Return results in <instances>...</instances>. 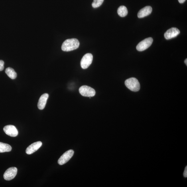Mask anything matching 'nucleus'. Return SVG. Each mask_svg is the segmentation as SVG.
Here are the masks:
<instances>
[{"instance_id": "f3484780", "label": "nucleus", "mask_w": 187, "mask_h": 187, "mask_svg": "<svg viewBox=\"0 0 187 187\" xmlns=\"http://www.w3.org/2000/svg\"><path fill=\"white\" fill-rule=\"evenodd\" d=\"M4 61L0 60V71L3 70L4 68Z\"/></svg>"}, {"instance_id": "f8f14e48", "label": "nucleus", "mask_w": 187, "mask_h": 187, "mask_svg": "<svg viewBox=\"0 0 187 187\" xmlns=\"http://www.w3.org/2000/svg\"><path fill=\"white\" fill-rule=\"evenodd\" d=\"M48 97L49 95L47 93L44 94H43L41 95L38 103V109L42 110L44 108Z\"/></svg>"}, {"instance_id": "a211bd4d", "label": "nucleus", "mask_w": 187, "mask_h": 187, "mask_svg": "<svg viewBox=\"0 0 187 187\" xmlns=\"http://www.w3.org/2000/svg\"><path fill=\"white\" fill-rule=\"evenodd\" d=\"M183 176L185 178H187V167L186 166L185 168L184 171L183 173Z\"/></svg>"}, {"instance_id": "9b49d317", "label": "nucleus", "mask_w": 187, "mask_h": 187, "mask_svg": "<svg viewBox=\"0 0 187 187\" xmlns=\"http://www.w3.org/2000/svg\"><path fill=\"white\" fill-rule=\"evenodd\" d=\"M152 12V8L150 6H147L140 10L138 14V17L142 18L150 15Z\"/></svg>"}, {"instance_id": "20e7f679", "label": "nucleus", "mask_w": 187, "mask_h": 187, "mask_svg": "<svg viewBox=\"0 0 187 187\" xmlns=\"http://www.w3.org/2000/svg\"><path fill=\"white\" fill-rule=\"evenodd\" d=\"M153 41V40L152 38H146L138 43L136 49L138 51H143L149 48L151 45Z\"/></svg>"}, {"instance_id": "6ab92c4d", "label": "nucleus", "mask_w": 187, "mask_h": 187, "mask_svg": "<svg viewBox=\"0 0 187 187\" xmlns=\"http://www.w3.org/2000/svg\"><path fill=\"white\" fill-rule=\"evenodd\" d=\"M186 1V0H178L179 2L181 4L183 3Z\"/></svg>"}, {"instance_id": "aec40b11", "label": "nucleus", "mask_w": 187, "mask_h": 187, "mask_svg": "<svg viewBox=\"0 0 187 187\" xmlns=\"http://www.w3.org/2000/svg\"><path fill=\"white\" fill-rule=\"evenodd\" d=\"M184 62L185 64H186V65L187 66V59H186V60H185V61H184Z\"/></svg>"}, {"instance_id": "9d476101", "label": "nucleus", "mask_w": 187, "mask_h": 187, "mask_svg": "<svg viewBox=\"0 0 187 187\" xmlns=\"http://www.w3.org/2000/svg\"><path fill=\"white\" fill-rule=\"evenodd\" d=\"M42 145V143L41 141H37L31 144L27 148L26 150V153L30 154L38 150Z\"/></svg>"}, {"instance_id": "423d86ee", "label": "nucleus", "mask_w": 187, "mask_h": 187, "mask_svg": "<svg viewBox=\"0 0 187 187\" xmlns=\"http://www.w3.org/2000/svg\"><path fill=\"white\" fill-rule=\"evenodd\" d=\"M74 154L72 150H70L67 151L61 156L58 160V163L60 165H63L68 162L72 158Z\"/></svg>"}, {"instance_id": "4468645a", "label": "nucleus", "mask_w": 187, "mask_h": 187, "mask_svg": "<svg viewBox=\"0 0 187 187\" xmlns=\"http://www.w3.org/2000/svg\"><path fill=\"white\" fill-rule=\"evenodd\" d=\"M11 146L9 144L0 142V152H8L11 151L12 150Z\"/></svg>"}, {"instance_id": "f257e3e1", "label": "nucleus", "mask_w": 187, "mask_h": 187, "mask_svg": "<svg viewBox=\"0 0 187 187\" xmlns=\"http://www.w3.org/2000/svg\"><path fill=\"white\" fill-rule=\"evenodd\" d=\"M80 43L78 39L72 38L66 40L62 43V49L64 51H70L77 49Z\"/></svg>"}, {"instance_id": "2eb2a0df", "label": "nucleus", "mask_w": 187, "mask_h": 187, "mask_svg": "<svg viewBox=\"0 0 187 187\" xmlns=\"http://www.w3.org/2000/svg\"><path fill=\"white\" fill-rule=\"evenodd\" d=\"M117 13L121 17H124L127 15L128 9L126 7L124 6H121L119 7L117 10Z\"/></svg>"}, {"instance_id": "7ed1b4c3", "label": "nucleus", "mask_w": 187, "mask_h": 187, "mask_svg": "<svg viewBox=\"0 0 187 187\" xmlns=\"http://www.w3.org/2000/svg\"><path fill=\"white\" fill-rule=\"evenodd\" d=\"M79 92L83 96L91 97L94 96L96 92L94 89L91 87L84 85L80 87Z\"/></svg>"}, {"instance_id": "dca6fc26", "label": "nucleus", "mask_w": 187, "mask_h": 187, "mask_svg": "<svg viewBox=\"0 0 187 187\" xmlns=\"http://www.w3.org/2000/svg\"><path fill=\"white\" fill-rule=\"evenodd\" d=\"M104 0H94L92 4V6L93 8H96L102 5Z\"/></svg>"}, {"instance_id": "1a4fd4ad", "label": "nucleus", "mask_w": 187, "mask_h": 187, "mask_svg": "<svg viewBox=\"0 0 187 187\" xmlns=\"http://www.w3.org/2000/svg\"><path fill=\"white\" fill-rule=\"evenodd\" d=\"M4 131L7 135L12 137H15L18 135L17 130L14 125H9L4 128Z\"/></svg>"}, {"instance_id": "f03ea898", "label": "nucleus", "mask_w": 187, "mask_h": 187, "mask_svg": "<svg viewBox=\"0 0 187 187\" xmlns=\"http://www.w3.org/2000/svg\"><path fill=\"white\" fill-rule=\"evenodd\" d=\"M125 86L127 88L133 91H138L140 89V84L139 81L135 78L127 79L125 82Z\"/></svg>"}, {"instance_id": "39448f33", "label": "nucleus", "mask_w": 187, "mask_h": 187, "mask_svg": "<svg viewBox=\"0 0 187 187\" xmlns=\"http://www.w3.org/2000/svg\"><path fill=\"white\" fill-rule=\"evenodd\" d=\"M93 56L91 54H87L83 57L80 62V65L83 69L88 68L92 62Z\"/></svg>"}, {"instance_id": "ddd939ff", "label": "nucleus", "mask_w": 187, "mask_h": 187, "mask_svg": "<svg viewBox=\"0 0 187 187\" xmlns=\"http://www.w3.org/2000/svg\"><path fill=\"white\" fill-rule=\"evenodd\" d=\"M5 72L8 76L12 80H14L17 78V73H16L14 69L12 68L8 67L6 69Z\"/></svg>"}, {"instance_id": "6e6552de", "label": "nucleus", "mask_w": 187, "mask_h": 187, "mask_svg": "<svg viewBox=\"0 0 187 187\" xmlns=\"http://www.w3.org/2000/svg\"><path fill=\"white\" fill-rule=\"evenodd\" d=\"M180 33V30L176 28H172L168 29L164 34L165 38L169 40L175 38Z\"/></svg>"}, {"instance_id": "0eeeda50", "label": "nucleus", "mask_w": 187, "mask_h": 187, "mask_svg": "<svg viewBox=\"0 0 187 187\" xmlns=\"http://www.w3.org/2000/svg\"><path fill=\"white\" fill-rule=\"evenodd\" d=\"M17 168L15 167L8 168L4 174V178L6 180H11L17 175Z\"/></svg>"}]
</instances>
